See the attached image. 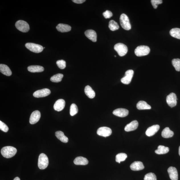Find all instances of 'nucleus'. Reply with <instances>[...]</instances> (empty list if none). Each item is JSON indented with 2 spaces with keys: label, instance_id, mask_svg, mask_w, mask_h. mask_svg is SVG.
Segmentation results:
<instances>
[{
  "label": "nucleus",
  "instance_id": "obj_1",
  "mask_svg": "<svg viewBox=\"0 0 180 180\" xmlns=\"http://www.w3.org/2000/svg\"><path fill=\"white\" fill-rule=\"evenodd\" d=\"M17 152V149L13 147L7 146L2 148L1 153L4 157L10 158L14 156Z\"/></svg>",
  "mask_w": 180,
  "mask_h": 180
},
{
  "label": "nucleus",
  "instance_id": "obj_5",
  "mask_svg": "<svg viewBox=\"0 0 180 180\" xmlns=\"http://www.w3.org/2000/svg\"><path fill=\"white\" fill-rule=\"evenodd\" d=\"M114 49L119 55L123 56L126 55L128 52V48L126 45L122 43H118L114 46Z\"/></svg>",
  "mask_w": 180,
  "mask_h": 180
},
{
  "label": "nucleus",
  "instance_id": "obj_10",
  "mask_svg": "<svg viewBox=\"0 0 180 180\" xmlns=\"http://www.w3.org/2000/svg\"><path fill=\"white\" fill-rule=\"evenodd\" d=\"M97 133L99 136L106 137L111 135L112 134V130L108 127H101L98 129Z\"/></svg>",
  "mask_w": 180,
  "mask_h": 180
},
{
  "label": "nucleus",
  "instance_id": "obj_42",
  "mask_svg": "<svg viewBox=\"0 0 180 180\" xmlns=\"http://www.w3.org/2000/svg\"><path fill=\"white\" fill-rule=\"evenodd\" d=\"M179 154L180 156V146H179Z\"/></svg>",
  "mask_w": 180,
  "mask_h": 180
},
{
  "label": "nucleus",
  "instance_id": "obj_41",
  "mask_svg": "<svg viewBox=\"0 0 180 180\" xmlns=\"http://www.w3.org/2000/svg\"><path fill=\"white\" fill-rule=\"evenodd\" d=\"M13 180H21L20 179H19V178L18 177H16Z\"/></svg>",
  "mask_w": 180,
  "mask_h": 180
},
{
  "label": "nucleus",
  "instance_id": "obj_33",
  "mask_svg": "<svg viewBox=\"0 0 180 180\" xmlns=\"http://www.w3.org/2000/svg\"><path fill=\"white\" fill-rule=\"evenodd\" d=\"M172 64L176 71H180V59L179 58L174 59L172 61Z\"/></svg>",
  "mask_w": 180,
  "mask_h": 180
},
{
  "label": "nucleus",
  "instance_id": "obj_14",
  "mask_svg": "<svg viewBox=\"0 0 180 180\" xmlns=\"http://www.w3.org/2000/svg\"><path fill=\"white\" fill-rule=\"evenodd\" d=\"M160 126L158 125H154L148 128L146 131L147 136H154L159 130Z\"/></svg>",
  "mask_w": 180,
  "mask_h": 180
},
{
  "label": "nucleus",
  "instance_id": "obj_27",
  "mask_svg": "<svg viewBox=\"0 0 180 180\" xmlns=\"http://www.w3.org/2000/svg\"><path fill=\"white\" fill-rule=\"evenodd\" d=\"M174 135V132L170 130L168 127L165 128L162 130L161 136L162 137L165 138H169L173 137Z\"/></svg>",
  "mask_w": 180,
  "mask_h": 180
},
{
  "label": "nucleus",
  "instance_id": "obj_43",
  "mask_svg": "<svg viewBox=\"0 0 180 180\" xmlns=\"http://www.w3.org/2000/svg\"><path fill=\"white\" fill-rule=\"evenodd\" d=\"M114 56L115 57H116V56Z\"/></svg>",
  "mask_w": 180,
  "mask_h": 180
},
{
  "label": "nucleus",
  "instance_id": "obj_13",
  "mask_svg": "<svg viewBox=\"0 0 180 180\" xmlns=\"http://www.w3.org/2000/svg\"><path fill=\"white\" fill-rule=\"evenodd\" d=\"M129 111L127 109L122 108L117 109L113 111V114L119 117H124L128 116Z\"/></svg>",
  "mask_w": 180,
  "mask_h": 180
},
{
  "label": "nucleus",
  "instance_id": "obj_3",
  "mask_svg": "<svg viewBox=\"0 0 180 180\" xmlns=\"http://www.w3.org/2000/svg\"><path fill=\"white\" fill-rule=\"evenodd\" d=\"M150 48L145 46H138L135 50V54L137 56H142L147 55L150 53Z\"/></svg>",
  "mask_w": 180,
  "mask_h": 180
},
{
  "label": "nucleus",
  "instance_id": "obj_34",
  "mask_svg": "<svg viewBox=\"0 0 180 180\" xmlns=\"http://www.w3.org/2000/svg\"><path fill=\"white\" fill-rule=\"evenodd\" d=\"M78 112V109L77 105L73 103L70 107V113L71 116H74L77 114Z\"/></svg>",
  "mask_w": 180,
  "mask_h": 180
},
{
  "label": "nucleus",
  "instance_id": "obj_40",
  "mask_svg": "<svg viewBox=\"0 0 180 180\" xmlns=\"http://www.w3.org/2000/svg\"><path fill=\"white\" fill-rule=\"evenodd\" d=\"M72 1L76 3L81 4L85 2L86 1L85 0H73Z\"/></svg>",
  "mask_w": 180,
  "mask_h": 180
},
{
  "label": "nucleus",
  "instance_id": "obj_29",
  "mask_svg": "<svg viewBox=\"0 0 180 180\" xmlns=\"http://www.w3.org/2000/svg\"><path fill=\"white\" fill-rule=\"evenodd\" d=\"M171 36L180 40V28H175L172 29L169 32Z\"/></svg>",
  "mask_w": 180,
  "mask_h": 180
},
{
  "label": "nucleus",
  "instance_id": "obj_37",
  "mask_svg": "<svg viewBox=\"0 0 180 180\" xmlns=\"http://www.w3.org/2000/svg\"><path fill=\"white\" fill-rule=\"evenodd\" d=\"M0 129L5 132H7L9 130L8 127L7 125L1 121H0Z\"/></svg>",
  "mask_w": 180,
  "mask_h": 180
},
{
  "label": "nucleus",
  "instance_id": "obj_22",
  "mask_svg": "<svg viewBox=\"0 0 180 180\" xmlns=\"http://www.w3.org/2000/svg\"><path fill=\"white\" fill-rule=\"evenodd\" d=\"M0 71L4 75L10 76L11 75L12 72L10 69L5 64H0Z\"/></svg>",
  "mask_w": 180,
  "mask_h": 180
},
{
  "label": "nucleus",
  "instance_id": "obj_21",
  "mask_svg": "<svg viewBox=\"0 0 180 180\" xmlns=\"http://www.w3.org/2000/svg\"><path fill=\"white\" fill-rule=\"evenodd\" d=\"M74 163L77 165H86L89 163V161L85 158L79 156L76 158L74 160Z\"/></svg>",
  "mask_w": 180,
  "mask_h": 180
},
{
  "label": "nucleus",
  "instance_id": "obj_24",
  "mask_svg": "<svg viewBox=\"0 0 180 180\" xmlns=\"http://www.w3.org/2000/svg\"><path fill=\"white\" fill-rule=\"evenodd\" d=\"M27 69L29 72L35 73L43 72L44 70V68L40 66H28Z\"/></svg>",
  "mask_w": 180,
  "mask_h": 180
},
{
  "label": "nucleus",
  "instance_id": "obj_25",
  "mask_svg": "<svg viewBox=\"0 0 180 180\" xmlns=\"http://www.w3.org/2000/svg\"><path fill=\"white\" fill-rule=\"evenodd\" d=\"M85 95L90 99H93L95 96V93L94 91L89 85L86 86L85 89Z\"/></svg>",
  "mask_w": 180,
  "mask_h": 180
},
{
  "label": "nucleus",
  "instance_id": "obj_39",
  "mask_svg": "<svg viewBox=\"0 0 180 180\" xmlns=\"http://www.w3.org/2000/svg\"><path fill=\"white\" fill-rule=\"evenodd\" d=\"M103 16L106 19L110 18L113 16V13L111 11L107 10L103 13Z\"/></svg>",
  "mask_w": 180,
  "mask_h": 180
},
{
  "label": "nucleus",
  "instance_id": "obj_11",
  "mask_svg": "<svg viewBox=\"0 0 180 180\" xmlns=\"http://www.w3.org/2000/svg\"><path fill=\"white\" fill-rule=\"evenodd\" d=\"M51 93L49 89H44L38 90L33 94V96L36 98L43 97L48 96Z\"/></svg>",
  "mask_w": 180,
  "mask_h": 180
},
{
  "label": "nucleus",
  "instance_id": "obj_6",
  "mask_svg": "<svg viewBox=\"0 0 180 180\" xmlns=\"http://www.w3.org/2000/svg\"><path fill=\"white\" fill-rule=\"evenodd\" d=\"M15 25L18 30L23 32H28L30 29L28 23L22 20L17 21L15 23Z\"/></svg>",
  "mask_w": 180,
  "mask_h": 180
},
{
  "label": "nucleus",
  "instance_id": "obj_23",
  "mask_svg": "<svg viewBox=\"0 0 180 180\" xmlns=\"http://www.w3.org/2000/svg\"><path fill=\"white\" fill-rule=\"evenodd\" d=\"M137 108L139 110L151 109V107L148 104L146 101H139L136 105Z\"/></svg>",
  "mask_w": 180,
  "mask_h": 180
},
{
  "label": "nucleus",
  "instance_id": "obj_7",
  "mask_svg": "<svg viewBox=\"0 0 180 180\" xmlns=\"http://www.w3.org/2000/svg\"><path fill=\"white\" fill-rule=\"evenodd\" d=\"M26 48L30 51L36 53H39L42 52L44 48L42 46L38 44L32 43H27L25 44Z\"/></svg>",
  "mask_w": 180,
  "mask_h": 180
},
{
  "label": "nucleus",
  "instance_id": "obj_28",
  "mask_svg": "<svg viewBox=\"0 0 180 180\" xmlns=\"http://www.w3.org/2000/svg\"><path fill=\"white\" fill-rule=\"evenodd\" d=\"M169 151V148L163 146H159L158 149L155 150V153L158 154H163L168 153Z\"/></svg>",
  "mask_w": 180,
  "mask_h": 180
},
{
  "label": "nucleus",
  "instance_id": "obj_15",
  "mask_svg": "<svg viewBox=\"0 0 180 180\" xmlns=\"http://www.w3.org/2000/svg\"><path fill=\"white\" fill-rule=\"evenodd\" d=\"M66 102L63 99H59L56 101L54 105V109L55 110L60 111H62L65 107Z\"/></svg>",
  "mask_w": 180,
  "mask_h": 180
},
{
  "label": "nucleus",
  "instance_id": "obj_17",
  "mask_svg": "<svg viewBox=\"0 0 180 180\" xmlns=\"http://www.w3.org/2000/svg\"><path fill=\"white\" fill-rule=\"evenodd\" d=\"M169 177L171 180H178V174L177 170L173 167H170L167 170Z\"/></svg>",
  "mask_w": 180,
  "mask_h": 180
},
{
  "label": "nucleus",
  "instance_id": "obj_19",
  "mask_svg": "<svg viewBox=\"0 0 180 180\" xmlns=\"http://www.w3.org/2000/svg\"><path fill=\"white\" fill-rule=\"evenodd\" d=\"M138 123L137 121H133L130 124L126 125L125 127L124 130L126 132H131L136 130L138 128Z\"/></svg>",
  "mask_w": 180,
  "mask_h": 180
},
{
  "label": "nucleus",
  "instance_id": "obj_12",
  "mask_svg": "<svg viewBox=\"0 0 180 180\" xmlns=\"http://www.w3.org/2000/svg\"><path fill=\"white\" fill-rule=\"evenodd\" d=\"M41 116L40 113L38 111H36L31 114L29 119V122L31 124H36L40 120Z\"/></svg>",
  "mask_w": 180,
  "mask_h": 180
},
{
  "label": "nucleus",
  "instance_id": "obj_4",
  "mask_svg": "<svg viewBox=\"0 0 180 180\" xmlns=\"http://www.w3.org/2000/svg\"><path fill=\"white\" fill-rule=\"evenodd\" d=\"M120 22L121 26L125 30H129L131 29V24L128 17L125 14L123 13L121 15Z\"/></svg>",
  "mask_w": 180,
  "mask_h": 180
},
{
  "label": "nucleus",
  "instance_id": "obj_35",
  "mask_svg": "<svg viewBox=\"0 0 180 180\" xmlns=\"http://www.w3.org/2000/svg\"><path fill=\"white\" fill-rule=\"evenodd\" d=\"M144 180H157L155 174L153 173H149L146 174L145 176Z\"/></svg>",
  "mask_w": 180,
  "mask_h": 180
},
{
  "label": "nucleus",
  "instance_id": "obj_32",
  "mask_svg": "<svg viewBox=\"0 0 180 180\" xmlns=\"http://www.w3.org/2000/svg\"><path fill=\"white\" fill-rule=\"evenodd\" d=\"M109 26L110 30L112 31L116 30L119 29L118 23L114 20H111L109 21Z\"/></svg>",
  "mask_w": 180,
  "mask_h": 180
},
{
  "label": "nucleus",
  "instance_id": "obj_18",
  "mask_svg": "<svg viewBox=\"0 0 180 180\" xmlns=\"http://www.w3.org/2000/svg\"><path fill=\"white\" fill-rule=\"evenodd\" d=\"M131 169L133 171H139L143 169L144 167L142 162L140 161H134L130 165Z\"/></svg>",
  "mask_w": 180,
  "mask_h": 180
},
{
  "label": "nucleus",
  "instance_id": "obj_26",
  "mask_svg": "<svg viewBox=\"0 0 180 180\" xmlns=\"http://www.w3.org/2000/svg\"><path fill=\"white\" fill-rule=\"evenodd\" d=\"M55 134L57 138L62 142L64 143H67L68 142V138L64 135V133L62 131H57L56 132Z\"/></svg>",
  "mask_w": 180,
  "mask_h": 180
},
{
  "label": "nucleus",
  "instance_id": "obj_30",
  "mask_svg": "<svg viewBox=\"0 0 180 180\" xmlns=\"http://www.w3.org/2000/svg\"><path fill=\"white\" fill-rule=\"evenodd\" d=\"M64 77L63 74L58 73L52 76L50 78V81L54 83H59L62 81Z\"/></svg>",
  "mask_w": 180,
  "mask_h": 180
},
{
  "label": "nucleus",
  "instance_id": "obj_31",
  "mask_svg": "<svg viewBox=\"0 0 180 180\" xmlns=\"http://www.w3.org/2000/svg\"><path fill=\"white\" fill-rule=\"evenodd\" d=\"M128 157L127 154L125 153H121L117 154L116 156V161L118 162L119 163L121 162L125 161Z\"/></svg>",
  "mask_w": 180,
  "mask_h": 180
},
{
  "label": "nucleus",
  "instance_id": "obj_44",
  "mask_svg": "<svg viewBox=\"0 0 180 180\" xmlns=\"http://www.w3.org/2000/svg\"><path fill=\"white\" fill-rule=\"evenodd\" d=\"M44 48H45V47H44Z\"/></svg>",
  "mask_w": 180,
  "mask_h": 180
},
{
  "label": "nucleus",
  "instance_id": "obj_8",
  "mask_svg": "<svg viewBox=\"0 0 180 180\" xmlns=\"http://www.w3.org/2000/svg\"><path fill=\"white\" fill-rule=\"evenodd\" d=\"M134 71L132 70H127L125 72V75L121 79V81L123 84L128 85L130 83L134 75Z\"/></svg>",
  "mask_w": 180,
  "mask_h": 180
},
{
  "label": "nucleus",
  "instance_id": "obj_2",
  "mask_svg": "<svg viewBox=\"0 0 180 180\" xmlns=\"http://www.w3.org/2000/svg\"><path fill=\"white\" fill-rule=\"evenodd\" d=\"M48 158L46 154L42 153L39 156L38 165L39 169H46L48 165Z\"/></svg>",
  "mask_w": 180,
  "mask_h": 180
},
{
  "label": "nucleus",
  "instance_id": "obj_36",
  "mask_svg": "<svg viewBox=\"0 0 180 180\" xmlns=\"http://www.w3.org/2000/svg\"><path fill=\"white\" fill-rule=\"evenodd\" d=\"M58 67L61 69H64L66 67V62L63 60H58L56 62Z\"/></svg>",
  "mask_w": 180,
  "mask_h": 180
},
{
  "label": "nucleus",
  "instance_id": "obj_38",
  "mask_svg": "<svg viewBox=\"0 0 180 180\" xmlns=\"http://www.w3.org/2000/svg\"><path fill=\"white\" fill-rule=\"evenodd\" d=\"M151 3L154 9L157 8L158 5L162 3V0H152Z\"/></svg>",
  "mask_w": 180,
  "mask_h": 180
},
{
  "label": "nucleus",
  "instance_id": "obj_20",
  "mask_svg": "<svg viewBox=\"0 0 180 180\" xmlns=\"http://www.w3.org/2000/svg\"><path fill=\"white\" fill-rule=\"evenodd\" d=\"M58 30L61 32H69L71 30V27L70 25L60 23L56 27Z\"/></svg>",
  "mask_w": 180,
  "mask_h": 180
},
{
  "label": "nucleus",
  "instance_id": "obj_9",
  "mask_svg": "<svg viewBox=\"0 0 180 180\" xmlns=\"http://www.w3.org/2000/svg\"><path fill=\"white\" fill-rule=\"evenodd\" d=\"M177 99L175 94L171 93L167 96L166 101L168 105L172 108L177 105Z\"/></svg>",
  "mask_w": 180,
  "mask_h": 180
},
{
  "label": "nucleus",
  "instance_id": "obj_16",
  "mask_svg": "<svg viewBox=\"0 0 180 180\" xmlns=\"http://www.w3.org/2000/svg\"><path fill=\"white\" fill-rule=\"evenodd\" d=\"M85 34L87 38L92 42H97V34L95 31L91 29L87 30L85 32Z\"/></svg>",
  "mask_w": 180,
  "mask_h": 180
}]
</instances>
